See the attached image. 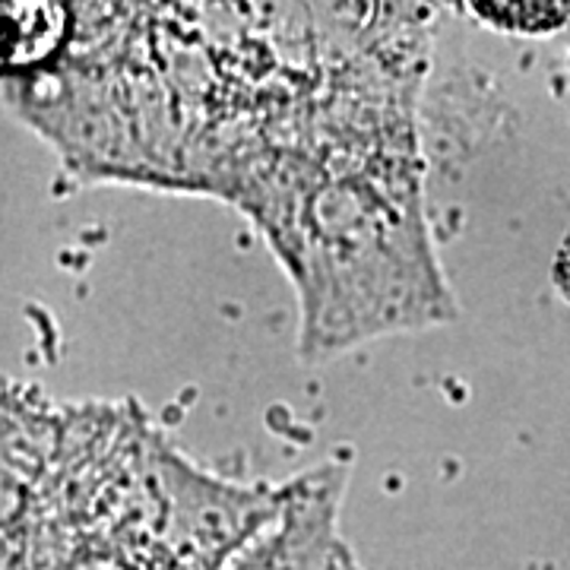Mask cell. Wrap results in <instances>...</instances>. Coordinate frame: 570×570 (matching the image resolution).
Here are the masks:
<instances>
[{
	"mask_svg": "<svg viewBox=\"0 0 570 570\" xmlns=\"http://www.w3.org/2000/svg\"><path fill=\"white\" fill-rule=\"evenodd\" d=\"M412 140L330 159L257 223L298 288L311 358L453 314L428 247Z\"/></svg>",
	"mask_w": 570,
	"mask_h": 570,
	"instance_id": "obj_1",
	"label": "cell"
},
{
	"mask_svg": "<svg viewBox=\"0 0 570 570\" xmlns=\"http://www.w3.org/2000/svg\"><path fill=\"white\" fill-rule=\"evenodd\" d=\"M482 20L504 26V29H523V32H546L570 17V7H508V3H475L472 7Z\"/></svg>",
	"mask_w": 570,
	"mask_h": 570,
	"instance_id": "obj_2",
	"label": "cell"
},
{
	"mask_svg": "<svg viewBox=\"0 0 570 570\" xmlns=\"http://www.w3.org/2000/svg\"><path fill=\"white\" fill-rule=\"evenodd\" d=\"M558 276H561V283H564V288H568V295H570V238H568V245H564V250H561V266H558Z\"/></svg>",
	"mask_w": 570,
	"mask_h": 570,
	"instance_id": "obj_3",
	"label": "cell"
}]
</instances>
